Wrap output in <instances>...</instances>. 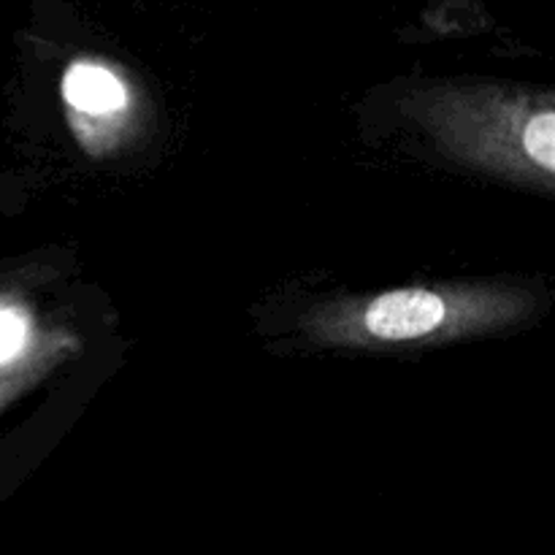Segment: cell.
Wrapping results in <instances>:
<instances>
[{
	"instance_id": "1",
	"label": "cell",
	"mask_w": 555,
	"mask_h": 555,
	"mask_svg": "<svg viewBox=\"0 0 555 555\" xmlns=\"http://www.w3.org/2000/svg\"><path fill=\"white\" fill-rule=\"evenodd\" d=\"M524 309L526 296L496 287H404L325 309L314 334L347 347L448 341L513 323Z\"/></svg>"
},
{
	"instance_id": "2",
	"label": "cell",
	"mask_w": 555,
	"mask_h": 555,
	"mask_svg": "<svg viewBox=\"0 0 555 555\" xmlns=\"http://www.w3.org/2000/svg\"><path fill=\"white\" fill-rule=\"evenodd\" d=\"M421 122L455 155L509 177L542 182L555 177V112L551 103L444 101Z\"/></svg>"
},
{
	"instance_id": "3",
	"label": "cell",
	"mask_w": 555,
	"mask_h": 555,
	"mask_svg": "<svg viewBox=\"0 0 555 555\" xmlns=\"http://www.w3.org/2000/svg\"><path fill=\"white\" fill-rule=\"evenodd\" d=\"M63 98L68 103L76 139L101 155L117 141L122 114L128 112V90L117 74L95 63H74L63 76Z\"/></svg>"
},
{
	"instance_id": "4",
	"label": "cell",
	"mask_w": 555,
	"mask_h": 555,
	"mask_svg": "<svg viewBox=\"0 0 555 555\" xmlns=\"http://www.w3.org/2000/svg\"><path fill=\"white\" fill-rule=\"evenodd\" d=\"M70 345L74 341L63 334H38L30 314L20 304L0 301V374L25 372L43 363L52 366Z\"/></svg>"
},
{
	"instance_id": "5",
	"label": "cell",
	"mask_w": 555,
	"mask_h": 555,
	"mask_svg": "<svg viewBox=\"0 0 555 555\" xmlns=\"http://www.w3.org/2000/svg\"><path fill=\"white\" fill-rule=\"evenodd\" d=\"M47 369H49V363H43V366L25 369V372L0 374V410H3L5 404H11V401H14L20 393H25L27 388H33V385H36L38 379L47 374Z\"/></svg>"
}]
</instances>
